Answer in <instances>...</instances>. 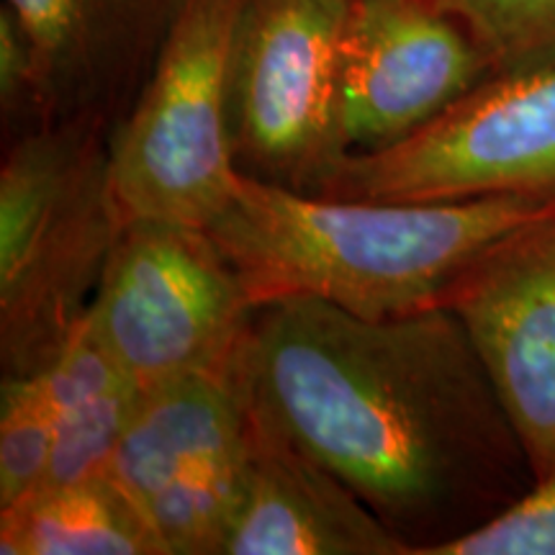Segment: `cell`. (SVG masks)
<instances>
[{"mask_svg": "<svg viewBox=\"0 0 555 555\" xmlns=\"http://www.w3.org/2000/svg\"><path fill=\"white\" fill-rule=\"evenodd\" d=\"M247 404L427 555L532 483L519 437L446 307L365 319L319 298L255 311Z\"/></svg>", "mask_w": 555, "mask_h": 555, "instance_id": "1", "label": "cell"}, {"mask_svg": "<svg viewBox=\"0 0 555 555\" xmlns=\"http://www.w3.org/2000/svg\"><path fill=\"white\" fill-rule=\"evenodd\" d=\"M555 201H363L319 196L240 176L208 227L255 307L319 298L365 319L440 307L486 247Z\"/></svg>", "mask_w": 555, "mask_h": 555, "instance_id": "2", "label": "cell"}, {"mask_svg": "<svg viewBox=\"0 0 555 555\" xmlns=\"http://www.w3.org/2000/svg\"><path fill=\"white\" fill-rule=\"evenodd\" d=\"M111 129L54 121L3 142L0 367L41 373L86 322L127 224L108 157Z\"/></svg>", "mask_w": 555, "mask_h": 555, "instance_id": "3", "label": "cell"}, {"mask_svg": "<svg viewBox=\"0 0 555 555\" xmlns=\"http://www.w3.org/2000/svg\"><path fill=\"white\" fill-rule=\"evenodd\" d=\"M245 0H185L150 78L108 137L129 219L208 229L232 204V54Z\"/></svg>", "mask_w": 555, "mask_h": 555, "instance_id": "4", "label": "cell"}, {"mask_svg": "<svg viewBox=\"0 0 555 555\" xmlns=\"http://www.w3.org/2000/svg\"><path fill=\"white\" fill-rule=\"evenodd\" d=\"M258 307L208 229L129 219L88 327L139 388L237 363Z\"/></svg>", "mask_w": 555, "mask_h": 555, "instance_id": "5", "label": "cell"}, {"mask_svg": "<svg viewBox=\"0 0 555 555\" xmlns=\"http://www.w3.org/2000/svg\"><path fill=\"white\" fill-rule=\"evenodd\" d=\"M311 193L363 201H555V60L489 75L404 142L339 157Z\"/></svg>", "mask_w": 555, "mask_h": 555, "instance_id": "6", "label": "cell"}, {"mask_svg": "<svg viewBox=\"0 0 555 555\" xmlns=\"http://www.w3.org/2000/svg\"><path fill=\"white\" fill-rule=\"evenodd\" d=\"M350 0H245L232 54L240 176L311 193L339 159V52Z\"/></svg>", "mask_w": 555, "mask_h": 555, "instance_id": "7", "label": "cell"}, {"mask_svg": "<svg viewBox=\"0 0 555 555\" xmlns=\"http://www.w3.org/2000/svg\"><path fill=\"white\" fill-rule=\"evenodd\" d=\"M489 75L470 34L435 0H350L339 52V157L404 142Z\"/></svg>", "mask_w": 555, "mask_h": 555, "instance_id": "8", "label": "cell"}, {"mask_svg": "<svg viewBox=\"0 0 555 555\" xmlns=\"http://www.w3.org/2000/svg\"><path fill=\"white\" fill-rule=\"evenodd\" d=\"M440 307L457 317L532 476L555 466V211L483 249Z\"/></svg>", "mask_w": 555, "mask_h": 555, "instance_id": "9", "label": "cell"}, {"mask_svg": "<svg viewBox=\"0 0 555 555\" xmlns=\"http://www.w3.org/2000/svg\"><path fill=\"white\" fill-rule=\"evenodd\" d=\"M185 0H3L29 41L47 124L114 131L150 78Z\"/></svg>", "mask_w": 555, "mask_h": 555, "instance_id": "10", "label": "cell"}, {"mask_svg": "<svg viewBox=\"0 0 555 555\" xmlns=\"http://www.w3.org/2000/svg\"><path fill=\"white\" fill-rule=\"evenodd\" d=\"M224 555H409V545L247 404L245 474Z\"/></svg>", "mask_w": 555, "mask_h": 555, "instance_id": "11", "label": "cell"}, {"mask_svg": "<svg viewBox=\"0 0 555 555\" xmlns=\"http://www.w3.org/2000/svg\"><path fill=\"white\" fill-rule=\"evenodd\" d=\"M247 399L237 363L142 388L108 474L142 509L178 478L245 463Z\"/></svg>", "mask_w": 555, "mask_h": 555, "instance_id": "12", "label": "cell"}, {"mask_svg": "<svg viewBox=\"0 0 555 555\" xmlns=\"http://www.w3.org/2000/svg\"><path fill=\"white\" fill-rule=\"evenodd\" d=\"M34 376L41 378L54 412L52 463L41 486L78 483L108 474L142 388L116 365L88 322Z\"/></svg>", "mask_w": 555, "mask_h": 555, "instance_id": "13", "label": "cell"}, {"mask_svg": "<svg viewBox=\"0 0 555 555\" xmlns=\"http://www.w3.org/2000/svg\"><path fill=\"white\" fill-rule=\"evenodd\" d=\"M3 555H163L155 532L127 491L103 474L41 486L0 509Z\"/></svg>", "mask_w": 555, "mask_h": 555, "instance_id": "14", "label": "cell"}, {"mask_svg": "<svg viewBox=\"0 0 555 555\" xmlns=\"http://www.w3.org/2000/svg\"><path fill=\"white\" fill-rule=\"evenodd\" d=\"M54 450V412L39 376L0 384V509L47 481Z\"/></svg>", "mask_w": 555, "mask_h": 555, "instance_id": "15", "label": "cell"}, {"mask_svg": "<svg viewBox=\"0 0 555 555\" xmlns=\"http://www.w3.org/2000/svg\"><path fill=\"white\" fill-rule=\"evenodd\" d=\"M455 16L491 75L555 60V0H435Z\"/></svg>", "mask_w": 555, "mask_h": 555, "instance_id": "16", "label": "cell"}, {"mask_svg": "<svg viewBox=\"0 0 555 555\" xmlns=\"http://www.w3.org/2000/svg\"><path fill=\"white\" fill-rule=\"evenodd\" d=\"M427 555H555V466L483 522Z\"/></svg>", "mask_w": 555, "mask_h": 555, "instance_id": "17", "label": "cell"}]
</instances>
